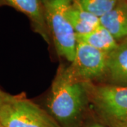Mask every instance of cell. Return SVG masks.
<instances>
[{
    "instance_id": "cell-8",
    "label": "cell",
    "mask_w": 127,
    "mask_h": 127,
    "mask_svg": "<svg viewBox=\"0 0 127 127\" xmlns=\"http://www.w3.org/2000/svg\"><path fill=\"white\" fill-rule=\"evenodd\" d=\"M66 16L76 35L90 33L100 26V18L85 10L76 0L69 6Z\"/></svg>"
},
{
    "instance_id": "cell-4",
    "label": "cell",
    "mask_w": 127,
    "mask_h": 127,
    "mask_svg": "<svg viewBox=\"0 0 127 127\" xmlns=\"http://www.w3.org/2000/svg\"><path fill=\"white\" fill-rule=\"evenodd\" d=\"M91 96L104 122L127 119V86L94 87Z\"/></svg>"
},
{
    "instance_id": "cell-3",
    "label": "cell",
    "mask_w": 127,
    "mask_h": 127,
    "mask_svg": "<svg viewBox=\"0 0 127 127\" xmlns=\"http://www.w3.org/2000/svg\"><path fill=\"white\" fill-rule=\"evenodd\" d=\"M2 127H61L37 104L21 96L7 95L0 107Z\"/></svg>"
},
{
    "instance_id": "cell-6",
    "label": "cell",
    "mask_w": 127,
    "mask_h": 127,
    "mask_svg": "<svg viewBox=\"0 0 127 127\" xmlns=\"http://www.w3.org/2000/svg\"><path fill=\"white\" fill-rule=\"evenodd\" d=\"M5 4L26 15L31 20L35 30L46 40H49L50 31L46 22L45 13L42 0H4Z\"/></svg>"
},
{
    "instance_id": "cell-11",
    "label": "cell",
    "mask_w": 127,
    "mask_h": 127,
    "mask_svg": "<svg viewBox=\"0 0 127 127\" xmlns=\"http://www.w3.org/2000/svg\"><path fill=\"white\" fill-rule=\"evenodd\" d=\"M85 10L101 18L117 5L119 0H76Z\"/></svg>"
},
{
    "instance_id": "cell-15",
    "label": "cell",
    "mask_w": 127,
    "mask_h": 127,
    "mask_svg": "<svg viewBox=\"0 0 127 127\" xmlns=\"http://www.w3.org/2000/svg\"><path fill=\"white\" fill-rule=\"evenodd\" d=\"M5 4L4 1V0H0V6L2 4Z\"/></svg>"
},
{
    "instance_id": "cell-1",
    "label": "cell",
    "mask_w": 127,
    "mask_h": 127,
    "mask_svg": "<svg viewBox=\"0 0 127 127\" xmlns=\"http://www.w3.org/2000/svg\"><path fill=\"white\" fill-rule=\"evenodd\" d=\"M87 95L86 84L69 67L59 68L47 100L49 114L61 127H83Z\"/></svg>"
},
{
    "instance_id": "cell-12",
    "label": "cell",
    "mask_w": 127,
    "mask_h": 127,
    "mask_svg": "<svg viewBox=\"0 0 127 127\" xmlns=\"http://www.w3.org/2000/svg\"><path fill=\"white\" fill-rule=\"evenodd\" d=\"M104 124L108 127H127V119L119 122H105Z\"/></svg>"
},
{
    "instance_id": "cell-13",
    "label": "cell",
    "mask_w": 127,
    "mask_h": 127,
    "mask_svg": "<svg viewBox=\"0 0 127 127\" xmlns=\"http://www.w3.org/2000/svg\"><path fill=\"white\" fill-rule=\"evenodd\" d=\"M83 127H107V126L100 122L93 121V122L88 123L86 124H83Z\"/></svg>"
},
{
    "instance_id": "cell-16",
    "label": "cell",
    "mask_w": 127,
    "mask_h": 127,
    "mask_svg": "<svg viewBox=\"0 0 127 127\" xmlns=\"http://www.w3.org/2000/svg\"><path fill=\"white\" fill-rule=\"evenodd\" d=\"M0 127H2V126H1V123H0Z\"/></svg>"
},
{
    "instance_id": "cell-10",
    "label": "cell",
    "mask_w": 127,
    "mask_h": 127,
    "mask_svg": "<svg viewBox=\"0 0 127 127\" xmlns=\"http://www.w3.org/2000/svg\"><path fill=\"white\" fill-rule=\"evenodd\" d=\"M77 41H81L106 53H110L117 48V40L106 28L100 25L93 31L83 35H76Z\"/></svg>"
},
{
    "instance_id": "cell-14",
    "label": "cell",
    "mask_w": 127,
    "mask_h": 127,
    "mask_svg": "<svg viewBox=\"0 0 127 127\" xmlns=\"http://www.w3.org/2000/svg\"><path fill=\"white\" fill-rule=\"evenodd\" d=\"M7 95L8 94H6L5 93L2 92V91L0 90V107L1 106V104H3V102H4V101L6 99Z\"/></svg>"
},
{
    "instance_id": "cell-2",
    "label": "cell",
    "mask_w": 127,
    "mask_h": 127,
    "mask_svg": "<svg viewBox=\"0 0 127 127\" xmlns=\"http://www.w3.org/2000/svg\"><path fill=\"white\" fill-rule=\"evenodd\" d=\"M73 0H42L46 22L57 53L72 62L77 44L76 34L66 16Z\"/></svg>"
},
{
    "instance_id": "cell-5",
    "label": "cell",
    "mask_w": 127,
    "mask_h": 127,
    "mask_svg": "<svg viewBox=\"0 0 127 127\" xmlns=\"http://www.w3.org/2000/svg\"><path fill=\"white\" fill-rule=\"evenodd\" d=\"M108 55L77 41L74 59L69 68L74 76L82 81L100 77L107 72Z\"/></svg>"
},
{
    "instance_id": "cell-7",
    "label": "cell",
    "mask_w": 127,
    "mask_h": 127,
    "mask_svg": "<svg viewBox=\"0 0 127 127\" xmlns=\"http://www.w3.org/2000/svg\"><path fill=\"white\" fill-rule=\"evenodd\" d=\"M100 25L117 40H127V0H119L107 14L100 18Z\"/></svg>"
},
{
    "instance_id": "cell-9",
    "label": "cell",
    "mask_w": 127,
    "mask_h": 127,
    "mask_svg": "<svg viewBox=\"0 0 127 127\" xmlns=\"http://www.w3.org/2000/svg\"><path fill=\"white\" fill-rule=\"evenodd\" d=\"M107 72L114 82L127 86V40L109 53Z\"/></svg>"
}]
</instances>
